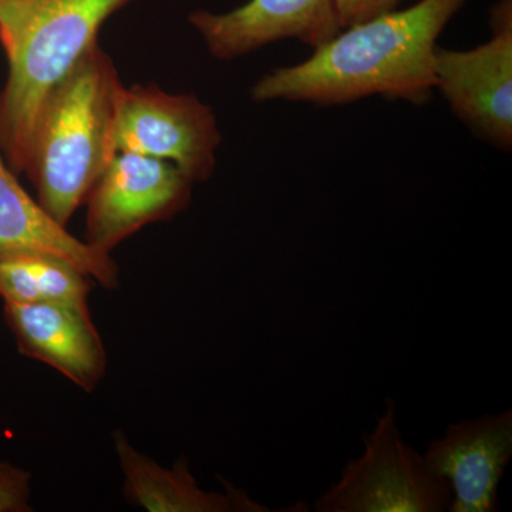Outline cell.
<instances>
[{
  "instance_id": "obj_1",
  "label": "cell",
  "mask_w": 512,
  "mask_h": 512,
  "mask_svg": "<svg viewBox=\"0 0 512 512\" xmlns=\"http://www.w3.org/2000/svg\"><path fill=\"white\" fill-rule=\"evenodd\" d=\"M467 0H420L346 28L305 62L265 74L255 101L338 106L382 96L423 106L436 90L437 40Z\"/></svg>"
},
{
  "instance_id": "obj_11",
  "label": "cell",
  "mask_w": 512,
  "mask_h": 512,
  "mask_svg": "<svg viewBox=\"0 0 512 512\" xmlns=\"http://www.w3.org/2000/svg\"><path fill=\"white\" fill-rule=\"evenodd\" d=\"M10 249L52 252L72 262L103 288L119 289V268L110 254L90 247L57 224L23 190L0 151V251Z\"/></svg>"
},
{
  "instance_id": "obj_2",
  "label": "cell",
  "mask_w": 512,
  "mask_h": 512,
  "mask_svg": "<svg viewBox=\"0 0 512 512\" xmlns=\"http://www.w3.org/2000/svg\"><path fill=\"white\" fill-rule=\"evenodd\" d=\"M131 0H0V43L9 63L0 92V151L26 173L42 104L92 47L101 25Z\"/></svg>"
},
{
  "instance_id": "obj_8",
  "label": "cell",
  "mask_w": 512,
  "mask_h": 512,
  "mask_svg": "<svg viewBox=\"0 0 512 512\" xmlns=\"http://www.w3.org/2000/svg\"><path fill=\"white\" fill-rule=\"evenodd\" d=\"M453 491L451 512L500 510L498 485L512 457V409L448 424L423 453Z\"/></svg>"
},
{
  "instance_id": "obj_9",
  "label": "cell",
  "mask_w": 512,
  "mask_h": 512,
  "mask_svg": "<svg viewBox=\"0 0 512 512\" xmlns=\"http://www.w3.org/2000/svg\"><path fill=\"white\" fill-rule=\"evenodd\" d=\"M188 20L220 60L237 59L286 39L316 49L342 32L333 0H249L220 15L197 10Z\"/></svg>"
},
{
  "instance_id": "obj_15",
  "label": "cell",
  "mask_w": 512,
  "mask_h": 512,
  "mask_svg": "<svg viewBox=\"0 0 512 512\" xmlns=\"http://www.w3.org/2000/svg\"><path fill=\"white\" fill-rule=\"evenodd\" d=\"M402 0H333L340 29L350 28L382 13L390 12Z\"/></svg>"
},
{
  "instance_id": "obj_12",
  "label": "cell",
  "mask_w": 512,
  "mask_h": 512,
  "mask_svg": "<svg viewBox=\"0 0 512 512\" xmlns=\"http://www.w3.org/2000/svg\"><path fill=\"white\" fill-rule=\"evenodd\" d=\"M114 448L124 476V495L150 512L266 511L247 495L228 487L227 494L202 490L183 457L171 468L161 467L131 446L123 431H114Z\"/></svg>"
},
{
  "instance_id": "obj_10",
  "label": "cell",
  "mask_w": 512,
  "mask_h": 512,
  "mask_svg": "<svg viewBox=\"0 0 512 512\" xmlns=\"http://www.w3.org/2000/svg\"><path fill=\"white\" fill-rule=\"evenodd\" d=\"M5 319L22 355L46 363L86 392L107 369V353L87 303H5Z\"/></svg>"
},
{
  "instance_id": "obj_3",
  "label": "cell",
  "mask_w": 512,
  "mask_h": 512,
  "mask_svg": "<svg viewBox=\"0 0 512 512\" xmlns=\"http://www.w3.org/2000/svg\"><path fill=\"white\" fill-rule=\"evenodd\" d=\"M123 89L114 63L96 45L42 104L26 174L40 207L63 227L117 154L114 124Z\"/></svg>"
},
{
  "instance_id": "obj_13",
  "label": "cell",
  "mask_w": 512,
  "mask_h": 512,
  "mask_svg": "<svg viewBox=\"0 0 512 512\" xmlns=\"http://www.w3.org/2000/svg\"><path fill=\"white\" fill-rule=\"evenodd\" d=\"M92 278L72 262L36 249L0 251V296L5 303H87Z\"/></svg>"
},
{
  "instance_id": "obj_4",
  "label": "cell",
  "mask_w": 512,
  "mask_h": 512,
  "mask_svg": "<svg viewBox=\"0 0 512 512\" xmlns=\"http://www.w3.org/2000/svg\"><path fill=\"white\" fill-rule=\"evenodd\" d=\"M363 453L350 461L339 480L319 495V512H441L453 498L446 478L431 470L423 453L400 436L396 404L387 400Z\"/></svg>"
},
{
  "instance_id": "obj_5",
  "label": "cell",
  "mask_w": 512,
  "mask_h": 512,
  "mask_svg": "<svg viewBox=\"0 0 512 512\" xmlns=\"http://www.w3.org/2000/svg\"><path fill=\"white\" fill-rule=\"evenodd\" d=\"M221 133L211 107L194 94L150 86H124L114 124L116 153L168 161L194 183L208 180L217 164Z\"/></svg>"
},
{
  "instance_id": "obj_7",
  "label": "cell",
  "mask_w": 512,
  "mask_h": 512,
  "mask_svg": "<svg viewBox=\"0 0 512 512\" xmlns=\"http://www.w3.org/2000/svg\"><path fill=\"white\" fill-rule=\"evenodd\" d=\"M491 37L470 50L437 46L436 90L458 119L504 151L512 146V5L500 0L490 12Z\"/></svg>"
},
{
  "instance_id": "obj_6",
  "label": "cell",
  "mask_w": 512,
  "mask_h": 512,
  "mask_svg": "<svg viewBox=\"0 0 512 512\" xmlns=\"http://www.w3.org/2000/svg\"><path fill=\"white\" fill-rule=\"evenodd\" d=\"M194 181L168 161L117 153L86 198V242L110 254L141 228L180 214L191 201Z\"/></svg>"
},
{
  "instance_id": "obj_14",
  "label": "cell",
  "mask_w": 512,
  "mask_h": 512,
  "mask_svg": "<svg viewBox=\"0 0 512 512\" xmlns=\"http://www.w3.org/2000/svg\"><path fill=\"white\" fill-rule=\"evenodd\" d=\"M30 474L0 460V512H29Z\"/></svg>"
}]
</instances>
